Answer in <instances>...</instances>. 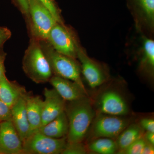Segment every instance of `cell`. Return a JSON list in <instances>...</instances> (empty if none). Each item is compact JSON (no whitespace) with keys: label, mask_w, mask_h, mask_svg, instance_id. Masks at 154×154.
Masks as SVG:
<instances>
[{"label":"cell","mask_w":154,"mask_h":154,"mask_svg":"<svg viewBox=\"0 0 154 154\" xmlns=\"http://www.w3.org/2000/svg\"><path fill=\"white\" fill-rule=\"evenodd\" d=\"M69 122L67 142H82L89 132L95 113L88 96L66 103Z\"/></svg>","instance_id":"cell-1"},{"label":"cell","mask_w":154,"mask_h":154,"mask_svg":"<svg viewBox=\"0 0 154 154\" xmlns=\"http://www.w3.org/2000/svg\"><path fill=\"white\" fill-rule=\"evenodd\" d=\"M22 63L25 74L36 84L49 82L53 75L40 42L36 38L31 37Z\"/></svg>","instance_id":"cell-2"},{"label":"cell","mask_w":154,"mask_h":154,"mask_svg":"<svg viewBox=\"0 0 154 154\" xmlns=\"http://www.w3.org/2000/svg\"><path fill=\"white\" fill-rule=\"evenodd\" d=\"M39 41L53 75L75 82L87 91L81 78V65L77 59L57 52L47 41Z\"/></svg>","instance_id":"cell-3"},{"label":"cell","mask_w":154,"mask_h":154,"mask_svg":"<svg viewBox=\"0 0 154 154\" xmlns=\"http://www.w3.org/2000/svg\"><path fill=\"white\" fill-rule=\"evenodd\" d=\"M28 26L31 37L47 41L56 21L48 9L38 0H29Z\"/></svg>","instance_id":"cell-4"},{"label":"cell","mask_w":154,"mask_h":154,"mask_svg":"<svg viewBox=\"0 0 154 154\" xmlns=\"http://www.w3.org/2000/svg\"><path fill=\"white\" fill-rule=\"evenodd\" d=\"M47 41L57 52L77 59L81 47L74 31L64 23L56 22L50 31Z\"/></svg>","instance_id":"cell-5"},{"label":"cell","mask_w":154,"mask_h":154,"mask_svg":"<svg viewBox=\"0 0 154 154\" xmlns=\"http://www.w3.org/2000/svg\"><path fill=\"white\" fill-rule=\"evenodd\" d=\"M130 122L123 116L100 113L94 118L89 132L92 139L106 137L116 138L128 126Z\"/></svg>","instance_id":"cell-6"},{"label":"cell","mask_w":154,"mask_h":154,"mask_svg":"<svg viewBox=\"0 0 154 154\" xmlns=\"http://www.w3.org/2000/svg\"><path fill=\"white\" fill-rule=\"evenodd\" d=\"M67 142L66 137L54 138L37 131L23 142V154H61Z\"/></svg>","instance_id":"cell-7"},{"label":"cell","mask_w":154,"mask_h":154,"mask_svg":"<svg viewBox=\"0 0 154 154\" xmlns=\"http://www.w3.org/2000/svg\"><path fill=\"white\" fill-rule=\"evenodd\" d=\"M77 59L80 61L82 73L91 88L99 87L107 81L108 74L105 69L89 57L82 46L78 51Z\"/></svg>","instance_id":"cell-8"},{"label":"cell","mask_w":154,"mask_h":154,"mask_svg":"<svg viewBox=\"0 0 154 154\" xmlns=\"http://www.w3.org/2000/svg\"><path fill=\"white\" fill-rule=\"evenodd\" d=\"M0 154H23V142L11 121L0 122Z\"/></svg>","instance_id":"cell-9"},{"label":"cell","mask_w":154,"mask_h":154,"mask_svg":"<svg viewBox=\"0 0 154 154\" xmlns=\"http://www.w3.org/2000/svg\"><path fill=\"white\" fill-rule=\"evenodd\" d=\"M135 25L149 27L154 23V0H126Z\"/></svg>","instance_id":"cell-10"},{"label":"cell","mask_w":154,"mask_h":154,"mask_svg":"<svg viewBox=\"0 0 154 154\" xmlns=\"http://www.w3.org/2000/svg\"><path fill=\"white\" fill-rule=\"evenodd\" d=\"M42 113V126L56 118L65 110L66 102L54 89L45 88Z\"/></svg>","instance_id":"cell-11"},{"label":"cell","mask_w":154,"mask_h":154,"mask_svg":"<svg viewBox=\"0 0 154 154\" xmlns=\"http://www.w3.org/2000/svg\"><path fill=\"white\" fill-rule=\"evenodd\" d=\"M101 113L108 115L124 116L129 112L125 100L118 93L107 91L102 94L99 100Z\"/></svg>","instance_id":"cell-12"},{"label":"cell","mask_w":154,"mask_h":154,"mask_svg":"<svg viewBox=\"0 0 154 154\" xmlns=\"http://www.w3.org/2000/svg\"><path fill=\"white\" fill-rule=\"evenodd\" d=\"M49 82L66 102H72L88 96L87 91L70 80L53 75Z\"/></svg>","instance_id":"cell-13"},{"label":"cell","mask_w":154,"mask_h":154,"mask_svg":"<svg viewBox=\"0 0 154 154\" xmlns=\"http://www.w3.org/2000/svg\"><path fill=\"white\" fill-rule=\"evenodd\" d=\"M137 52L140 72L148 78L152 79L154 75V41L152 38L141 34Z\"/></svg>","instance_id":"cell-14"},{"label":"cell","mask_w":154,"mask_h":154,"mask_svg":"<svg viewBox=\"0 0 154 154\" xmlns=\"http://www.w3.org/2000/svg\"><path fill=\"white\" fill-rule=\"evenodd\" d=\"M25 95L21 97L11 107V121L22 142L28 137L30 131L26 111Z\"/></svg>","instance_id":"cell-15"},{"label":"cell","mask_w":154,"mask_h":154,"mask_svg":"<svg viewBox=\"0 0 154 154\" xmlns=\"http://www.w3.org/2000/svg\"><path fill=\"white\" fill-rule=\"evenodd\" d=\"M25 98L26 111L30 128L29 134L30 136L37 131L41 126L43 100L40 96H34L28 93L25 95Z\"/></svg>","instance_id":"cell-16"},{"label":"cell","mask_w":154,"mask_h":154,"mask_svg":"<svg viewBox=\"0 0 154 154\" xmlns=\"http://www.w3.org/2000/svg\"><path fill=\"white\" fill-rule=\"evenodd\" d=\"M27 93L24 87L9 81L5 75L0 80V99L11 108Z\"/></svg>","instance_id":"cell-17"},{"label":"cell","mask_w":154,"mask_h":154,"mask_svg":"<svg viewBox=\"0 0 154 154\" xmlns=\"http://www.w3.org/2000/svg\"><path fill=\"white\" fill-rule=\"evenodd\" d=\"M38 131L43 134L54 138L67 137L69 131V122L65 111L52 121L40 127Z\"/></svg>","instance_id":"cell-18"},{"label":"cell","mask_w":154,"mask_h":154,"mask_svg":"<svg viewBox=\"0 0 154 154\" xmlns=\"http://www.w3.org/2000/svg\"><path fill=\"white\" fill-rule=\"evenodd\" d=\"M144 130L140 125H129L119 135L115 141L118 152L123 150L131 144L143 137Z\"/></svg>","instance_id":"cell-19"},{"label":"cell","mask_w":154,"mask_h":154,"mask_svg":"<svg viewBox=\"0 0 154 154\" xmlns=\"http://www.w3.org/2000/svg\"><path fill=\"white\" fill-rule=\"evenodd\" d=\"M91 151L97 154H113L118 151L116 141L113 139L100 137L93 139L88 145Z\"/></svg>","instance_id":"cell-20"},{"label":"cell","mask_w":154,"mask_h":154,"mask_svg":"<svg viewBox=\"0 0 154 154\" xmlns=\"http://www.w3.org/2000/svg\"><path fill=\"white\" fill-rule=\"evenodd\" d=\"M146 143L143 137L131 144L123 150L118 152V154H142L143 150Z\"/></svg>","instance_id":"cell-21"},{"label":"cell","mask_w":154,"mask_h":154,"mask_svg":"<svg viewBox=\"0 0 154 154\" xmlns=\"http://www.w3.org/2000/svg\"><path fill=\"white\" fill-rule=\"evenodd\" d=\"M87 150L82 142H67L62 154H85Z\"/></svg>","instance_id":"cell-22"},{"label":"cell","mask_w":154,"mask_h":154,"mask_svg":"<svg viewBox=\"0 0 154 154\" xmlns=\"http://www.w3.org/2000/svg\"><path fill=\"white\" fill-rule=\"evenodd\" d=\"M46 7L52 14L56 21L59 23H63V20L61 15L60 11L57 6L54 0H38Z\"/></svg>","instance_id":"cell-23"},{"label":"cell","mask_w":154,"mask_h":154,"mask_svg":"<svg viewBox=\"0 0 154 154\" xmlns=\"http://www.w3.org/2000/svg\"><path fill=\"white\" fill-rule=\"evenodd\" d=\"M11 121V108L0 99V122Z\"/></svg>","instance_id":"cell-24"},{"label":"cell","mask_w":154,"mask_h":154,"mask_svg":"<svg viewBox=\"0 0 154 154\" xmlns=\"http://www.w3.org/2000/svg\"><path fill=\"white\" fill-rule=\"evenodd\" d=\"M140 125L144 130L149 132L154 133V121L152 119H142L140 121Z\"/></svg>","instance_id":"cell-25"},{"label":"cell","mask_w":154,"mask_h":154,"mask_svg":"<svg viewBox=\"0 0 154 154\" xmlns=\"http://www.w3.org/2000/svg\"><path fill=\"white\" fill-rule=\"evenodd\" d=\"M19 9L28 20L29 17V0H15Z\"/></svg>","instance_id":"cell-26"},{"label":"cell","mask_w":154,"mask_h":154,"mask_svg":"<svg viewBox=\"0 0 154 154\" xmlns=\"http://www.w3.org/2000/svg\"><path fill=\"white\" fill-rule=\"evenodd\" d=\"M11 31L8 28L0 27V48L11 38Z\"/></svg>","instance_id":"cell-27"},{"label":"cell","mask_w":154,"mask_h":154,"mask_svg":"<svg viewBox=\"0 0 154 154\" xmlns=\"http://www.w3.org/2000/svg\"><path fill=\"white\" fill-rule=\"evenodd\" d=\"M6 54L3 51H0V80L5 75V61Z\"/></svg>","instance_id":"cell-28"},{"label":"cell","mask_w":154,"mask_h":154,"mask_svg":"<svg viewBox=\"0 0 154 154\" xmlns=\"http://www.w3.org/2000/svg\"><path fill=\"white\" fill-rule=\"evenodd\" d=\"M154 146L146 141V143L144 147L142 154H154Z\"/></svg>","instance_id":"cell-29"},{"label":"cell","mask_w":154,"mask_h":154,"mask_svg":"<svg viewBox=\"0 0 154 154\" xmlns=\"http://www.w3.org/2000/svg\"><path fill=\"white\" fill-rule=\"evenodd\" d=\"M143 138L147 142L154 146V133L146 131L143 135Z\"/></svg>","instance_id":"cell-30"}]
</instances>
